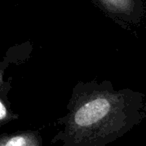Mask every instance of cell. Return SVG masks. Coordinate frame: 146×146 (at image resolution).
<instances>
[{
	"label": "cell",
	"instance_id": "6da1fadb",
	"mask_svg": "<svg viewBox=\"0 0 146 146\" xmlns=\"http://www.w3.org/2000/svg\"><path fill=\"white\" fill-rule=\"evenodd\" d=\"M0 146H38V140L31 134H19L0 141Z\"/></svg>",
	"mask_w": 146,
	"mask_h": 146
},
{
	"label": "cell",
	"instance_id": "7a4b0ae2",
	"mask_svg": "<svg viewBox=\"0 0 146 146\" xmlns=\"http://www.w3.org/2000/svg\"><path fill=\"white\" fill-rule=\"evenodd\" d=\"M107 1L114 7L120 9H125L130 5V0H107Z\"/></svg>",
	"mask_w": 146,
	"mask_h": 146
},
{
	"label": "cell",
	"instance_id": "3957f363",
	"mask_svg": "<svg viewBox=\"0 0 146 146\" xmlns=\"http://www.w3.org/2000/svg\"><path fill=\"white\" fill-rule=\"evenodd\" d=\"M6 116H7V110L5 108L4 104L0 101V120L4 119Z\"/></svg>",
	"mask_w": 146,
	"mask_h": 146
}]
</instances>
